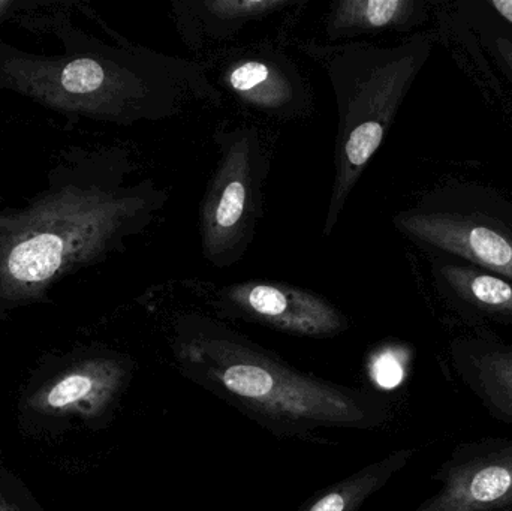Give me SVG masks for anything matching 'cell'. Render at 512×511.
<instances>
[{"mask_svg":"<svg viewBox=\"0 0 512 511\" xmlns=\"http://www.w3.org/2000/svg\"><path fill=\"white\" fill-rule=\"evenodd\" d=\"M176 353L189 374L270 425L369 429L388 416L376 396L300 374L210 320L180 321Z\"/></svg>","mask_w":512,"mask_h":511,"instance_id":"cell-1","label":"cell"},{"mask_svg":"<svg viewBox=\"0 0 512 511\" xmlns=\"http://www.w3.org/2000/svg\"><path fill=\"white\" fill-rule=\"evenodd\" d=\"M324 66L337 107L334 183L325 215L330 237L361 174L384 141L414 72V54L363 42L312 48Z\"/></svg>","mask_w":512,"mask_h":511,"instance_id":"cell-2","label":"cell"},{"mask_svg":"<svg viewBox=\"0 0 512 511\" xmlns=\"http://www.w3.org/2000/svg\"><path fill=\"white\" fill-rule=\"evenodd\" d=\"M219 161L201 203L203 254L216 267L239 263L255 237L268 158L255 128L219 131Z\"/></svg>","mask_w":512,"mask_h":511,"instance_id":"cell-3","label":"cell"},{"mask_svg":"<svg viewBox=\"0 0 512 511\" xmlns=\"http://www.w3.org/2000/svg\"><path fill=\"white\" fill-rule=\"evenodd\" d=\"M435 495L415 511H496L512 506V441L459 447L433 476Z\"/></svg>","mask_w":512,"mask_h":511,"instance_id":"cell-4","label":"cell"},{"mask_svg":"<svg viewBox=\"0 0 512 511\" xmlns=\"http://www.w3.org/2000/svg\"><path fill=\"white\" fill-rule=\"evenodd\" d=\"M221 303L237 317L280 332L330 338L348 329L345 315L321 296L274 282L251 281L221 291Z\"/></svg>","mask_w":512,"mask_h":511,"instance_id":"cell-5","label":"cell"},{"mask_svg":"<svg viewBox=\"0 0 512 511\" xmlns=\"http://www.w3.org/2000/svg\"><path fill=\"white\" fill-rule=\"evenodd\" d=\"M221 81L243 105L268 116H295L306 110L309 101L294 63L268 48L227 60Z\"/></svg>","mask_w":512,"mask_h":511,"instance_id":"cell-6","label":"cell"},{"mask_svg":"<svg viewBox=\"0 0 512 511\" xmlns=\"http://www.w3.org/2000/svg\"><path fill=\"white\" fill-rule=\"evenodd\" d=\"M399 224L409 236L512 281V240L493 228L436 213H406Z\"/></svg>","mask_w":512,"mask_h":511,"instance_id":"cell-7","label":"cell"},{"mask_svg":"<svg viewBox=\"0 0 512 511\" xmlns=\"http://www.w3.org/2000/svg\"><path fill=\"white\" fill-rule=\"evenodd\" d=\"M126 372L113 360H89L62 372L38 390L29 405L48 416H98L125 383Z\"/></svg>","mask_w":512,"mask_h":511,"instance_id":"cell-8","label":"cell"},{"mask_svg":"<svg viewBox=\"0 0 512 511\" xmlns=\"http://www.w3.org/2000/svg\"><path fill=\"white\" fill-rule=\"evenodd\" d=\"M454 374L492 416L512 423V345L484 339L454 342Z\"/></svg>","mask_w":512,"mask_h":511,"instance_id":"cell-9","label":"cell"},{"mask_svg":"<svg viewBox=\"0 0 512 511\" xmlns=\"http://www.w3.org/2000/svg\"><path fill=\"white\" fill-rule=\"evenodd\" d=\"M414 455V449L397 450L325 489L300 511H358L372 495L381 491L402 471Z\"/></svg>","mask_w":512,"mask_h":511,"instance_id":"cell-10","label":"cell"},{"mask_svg":"<svg viewBox=\"0 0 512 511\" xmlns=\"http://www.w3.org/2000/svg\"><path fill=\"white\" fill-rule=\"evenodd\" d=\"M445 284L469 311L498 323L512 324V282L495 273L463 266L442 269Z\"/></svg>","mask_w":512,"mask_h":511,"instance_id":"cell-11","label":"cell"},{"mask_svg":"<svg viewBox=\"0 0 512 511\" xmlns=\"http://www.w3.org/2000/svg\"><path fill=\"white\" fill-rule=\"evenodd\" d=\"M294 5V0H203L182 3V23L194 24L200 36L225 38L234 35L251 21L267 17Z\"/></svg>","mask_w":512,"mask_h":511,"instance_id":"cell-12","label":"cell"},{"mask_svg":"<svg viewBox=\"0 0 512 511\" xmlns=\"http://www.w3.org/2000/svg\"><path fill=\"white\" fill-rule=\"evenodd\" d=\"M414 6L409 0H340L328 12V38H357L363 33L400 27L409 20Z\"/></svg>","mask_w":512,"mask_h":511,"instance_id":"cell-13","label":"cell"},{"mask_svg":"<svg viewBox=\"0 0 512 511\" xmlns=\"http://www.w3.org/2000/svg\"><path fill=\"white\" fill-rule=\"evenodd\" d=\"M63 243L54 234H39L20 243L9 257V272L20 281L36 282L50 278L62 261Z\"/></svg>","mask_w":512,"mask_h":511,"instance_id":"cell-14","label":"cell"},{"mask_svg":"<svg viewBox=\"0 0 512 511\" xmlns=\"http://www.w3.org/2000/svg\"><path fill=\"white\" fill-rule=\"evenodd\" d=\"M105 83V69L98 60L78 59L69 63L62 74V86L68 92L86 95Z\"/></svg>","mask_w":512,"mask_h":511,"instance_id":"cell-15","label":"cell"},{"mask_svg":"<svg viewBox=\"0 0 512 511\" xmlns=\"http://www.w3.org/2000/svg\"><path fill=\"white\" fill-rule=\"evenodd\" d=\"M492 6L512 24V0H495L492 2Z\"/></svg>","mask_w":512,"mask_h":511,"instance_id":"cell-16","label":"cell"},{"mask_svg":"<svg viewBox=\"0 0 512 511\" xmlns=\"http://www.w3.org/2000/svg\"><path fill=\"white\" fill-rule=\"evenodd\" d=\"M499 51H501L502 57H504L507 65L510 66L512 71V42L508 41V39H501L498 42Z\"/></svg>","mask_w":512,"mask_h":511,"instance_id":"cell-17","label":"cell"},{"mask_svg":"<svg viewBox=\"0 0 512 511\" xmlns=\"http://www.w3.org/2000/svg\"><path fill=\"white\" fill-rule=\"evenodd\" d=\"M0 511H20L14 504L9 503L3 498V495H0Z\"/></svg>","mask_w":512,"mask_h":511,"instance_id":"cell-18","label":"cell"},{"mask_svg":"<svg viewBox=\"0 0 512 511\" xmlns=\"http://www.w3.org/2000/svg\"><path fill=\"white\" fill-rule=\"evenodd\" d=\"M496 511H512V506H510V507H505V509L496 510Z\"/></svg>","mask_w":512,"mask_h":511,"instance_id":"cell-19","label":"cell"}]
</instances>
